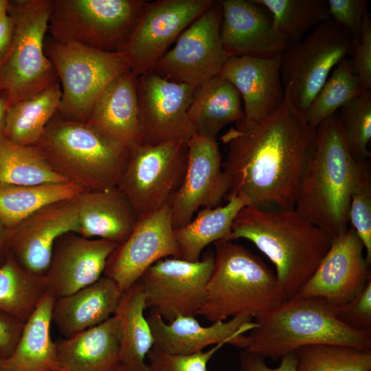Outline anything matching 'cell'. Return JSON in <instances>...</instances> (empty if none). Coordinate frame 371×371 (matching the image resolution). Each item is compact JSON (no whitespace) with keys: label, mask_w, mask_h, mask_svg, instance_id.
<instances>
[{"label":"cell","mask_w":371,"mask_h":371,"mask_svg":"<svg viewBox=\"0 0 371 371\" xmlns=\"http://www.w3.org/2000/svg\"><path fill=\"white\" fill-rule=\"evenodd\" d=\"M316 131L286 94L266 117L235 122L221 137L227 149L225 201L244 196L251 205L293 208Z\"/></svg>","instance_id":"1"},{"label":"cell","mask_w":371,"mask_h":371,"mask_svg":"<svg viewBox=\"0 0 371 371\" xmlns=\"http://www.w3.org/2000/svg\"><path fill=\"white\" fill-rule=\"evenodd\" d=\"M249 240L273 264L287 299L314 273L333 238L293 208L249 205L235 217L230 240Z\"/></svg>","instance_id":"2"},{"label":"cell","mask_w":371,"mask_h":371,"mask_svg":"<svg viewBox=\"0 0 371 371\" xmlns=\"http://www.w3.org/2000/svg\"><path fill=\"white\" fill-rule=\"evenodd\" d=\"M352 155L337 113L317 127L294 208L333 239L348 228L350 196L363 162Z\"/></svg>","instance_id":"3"},{"label":"cell","mask_w":371,"mask_h":371,"mask_svg":"<svg viewBox=\"0 0 371 371\" xmlns=\"http://www.w3.org/2000/svg\"><path fill=\"white\" fill-rule=\"evenodd\" d=\"M337 313V307L320 298L295 296L254 318L257 326L229 344L273 361L313 344L371 350V333L347 327Z\"/></svg>","instance_id":"4"},{"label":"cell","mask_w":371,"mask_h":371,"mask_svg":"<svg viewBox=\"0 0 371 371\" xmlns=\"http://www.w3.org/2000/svg\"><path fill=\"white\" fill-rule=\"evenodd\" d=\"M214 244V266L199 315L212 323L242 315L255 318L288 300L260 257L233 240Z\"/></svg>","instance_id":"5"},{"label":"cell","mask_w":371,"mask_h":371,"mask_svg":"<svg viewBox=\"0 0 371 371\" xmlns=\"http://www.w3.org/2000/svg\"><path fill=\"white\" fill-rule=\"evenodd\" d=\"M34 146L56 172L85 190L117 187L130 154L126 146L58 113Z\"/></svg>","instance_id":"6"},{"label":"cell","mask_w":371,"mask_h":371,"mask_svg":"<svg viewBox=\"0 0 371 371\" xmlns=\"http://www.w3.org/2000/svg\"><path fill=\"white\" fill-rule=\"evenodd\" d=\"M52 4V0L8 1L14 35L0 63V93L8 108L42 92L58 80L44 49Z\"/></svg>","instance_id":"7"},{"label":"cell","mask_w":371,"mask_h":371,"mask_svg":"<svg viewBox=\"0 0 371 371\" xmlns=\"http://www.w3.org/2000/svg\"><path fill=\"white\" fill-rule=\"evenodd\" d=\"M44 49L62 85L58 114L68 120L86 123L106 87L131 70L121 52H104L52 39L45 41Z\"/></svg>","instance_id":"8"},{"label":"cell","mask_w":371,"mask_h":371,"mask_svg":"<svg viewBox=\"0 0 371 371\" xmlns=\"http://www.w3.org/2000/svg\"><path fill=\"white\" fill-rule=\"evenodd\" d=\"M143 0H52V39L104 52H120L142 11Z\"/></svg>","instance_id":"9"},{"label":"cell","mask_w":371,"mask_h":371,"mask_svg":"<svg viewBox=\"0 0 371 371\" xmlns=\"http://www.w3.org/2000/svg\"><path fill=\"white\" fill-rule=\"evenodd\" d=\"M350 34L332 19L317 25L282 54L281 78L293 107L304 115L331 71L344 58H352Z\"/></svg>","instance_id":"10"},{"label":"cell","mask_w":371,"mask_h":371,"mask_svg":"<svg viewBox=\"0 0 371 371\" xmlns=\"http://www.w3.org/2000/svg\"><path fill=\"white\" fill-rule=\"evenodd\" d=\"M188 145L170 142L130 148L117 188L125 194L138 219L169 203L183 179Z\"/></svg>","instance_id":"11"},{"label":"cell","mask_w":371,"mask_h":371,"mask_svg":"<svg viewBox=\"0 0 371 371\" xmlns=\"http://www.w3.org/2000/svg\"><path fill=\"white\" fill-rule=\"evenodd\" d=\"M214 251L196 262L170 257L157 261L138 282L146 308L157 312L166 322L179 315L194 316L202 307L214 266Z\"/></svg>","instance_id":"12"},{"label":"cell","mask_w":371,"mask_h":371,"mask_svg":"<svg viewBox=\"0 0 371 371\" xmlns=\"http://www.w3.org/2000/svg\"><path fill=\"white\" fill-rule=\"evenodd\" d=\"M214 0L146 1L123 48L132 73L138 77L151 71L170 44L209 9Z\"/></svg>","instance_id":"13"},{"label":"cell","mask_w":371,"mask_h":371,"mask_svg":"<svg viewBox=\"0 0 371 371\" xmlns=\"http://www.w3.org/2000/svg\"><path fill=\"white\" fill-rule=\"evenodd\" d=\"M221 5L216 1L182 32L175 47L165 53L152 71L170 81L195 87L217 76L229 58L221 41Z\"/></svg>","instance_id":"14"},{"label":"cell","mask_w":371,"mask_h":371,"mask_svg":"<svg viewBox=\"0 0 371 371\" xmlns=\"http://www.w3.org/2000/svg\"><path fill=\"white\" fill-rule=\"evenodd\" d=\"M196 89L152 71L137 77L142 144H188L194 134L188 111Z\"/></svg>","instance_id":"15"},{"label":"cell","mask_w":371,"mask_h":371,"mask_svg":"<svg viewBox=\"0 0 371 371\" xmlns=\"http://www.w3.org/2000/svg\"><path fill=\"white\" fill-rule=\"evenodd\" d=\"M178 255L169 205L139 218L129 236L109 256L104 276L123 293L157 261Z\"/></svg>","instance_id":"16"},{"label":"cell","mask_w":371,"mask_h":371,"mask_svg":"<svg viewBox=\"0 0 371 371\" xmlns=\"http://www.w3.org/2000/svg\"><path fill=\"white\" fill-rule=\"evenodd\" d=\"M364 252L354 229H348L332 240L318 267L295 296L320 298L335 307L346 304L371 280Z\"/></svg>","instance_id":"17"},{"label":"cell","mask_w":371,"mask_h":371,"mask_svg":"<svg viewBox=\"0 0 371 371\" xmlns=\"http://www.w3.org/2000/svg\"><path fill=\"white\" fill-rule=\"evenodd\" d=\"M187 145L186 172L169 203L174 229L187 225L200 207L219 206L228 192L216 138L194 134Z\"/></svg>","instance_id":"18"},{"label":"cell","mask_w":371,"mask_h":371,"mask_svg":"<svg viewBox=\"0 0 371 371\" xmlns=\"http://www.w3.org/2000/svg\"><path fill=\"white\" fill-rule=\"evenodd\" d=\"M79 229L75 199L50 203L9 229V251L24 269L45 277L58 238Z\"/></svg>","instance_id":"19"},{"label":"cell","mask_w":371,"mask_h":371,"mask_svg":"<svg viewBox=\"0 0 371 371\" xmlns=\"http://www.w3.org/2000/svg\"><path fill=\"white\" fill-rule=\"evenodd\" d=\"M220 37L229 56L269 58L280 54L290 41L274 27L267 10L255 0H221Z\"/></svg>","instance_id":"20"},{"label":"cell","mask_w":371,"mask_h":371,"mask_svg":"<svg viewBox=\"0 0 371 371\" xmlns=\"http://www.w3.org/2000/svg\"><path fill=\"white\" fill-rule=\"evenodd\" d=\"M116 244L100 238H87L71 232L55 243L45 275L48 291L58 298L98 280Z\"/></svg>","instance_id":"21"},{"label":"cell","mask_w":371,"mask_h":371,"mask_svg":"<svg viewBox=\"0 0 371 371\" xmlns=\"http://www.w3.org/2000/svg\"><path fill=\"white\" fill-rule=\"evenodd\" d=\"M282 54L269 58L232 56L217 76L229 82L239 92L246 119L262 120L283 103Z\"/></svg>","instance_id":"22"},{"label":"cell","mask_w":371,"mask_h":371,"mask_svg":"<svg viewBox=\"0 0 371 371\" xmlns=\"http://www.w3.org/2000/svg\"><path fill=\"white\" fill-rule=\"evenodd\" d=\"M153 339V347L173 355H192L209 346L230 341L246 333L257 324L249 315H237L225 321L202 326L194 316L179 315L170 322H165L155 311L146 316Z\"/></svg>","instance_id":"23"},{"label":"cell","mask_w":371,"mask_h":371,"mask_svg":"<svg viewBox=\"0 0 371 371\" xmlns=\"http://www.w3.org/2000/svg\"><path fill=\"white\" fill-rule=\"evenodd\" d=\"M86 124L102 136L129 148L142 144L137 77L131 70L106 87Z\"/></svg>","instance_id":"24"},{"label":"cell","mask_w":371,"mask_h":371,"mask_svg":"<svg viewBox=\"0 0 371 371\" xmlns=\"http://www.w3.org/2000/svg\"><path fill=\"white\" fill-rule=\"evenodd\" d=\"M75 200L80 223L78 234L87 238L121 244L138 221L128 199L117 187L84 190Z\"/></svg>","instance_id":"25"},{"label":"cell","mask_w":371,"mask_h":371,"mask_svg":"<svg viewBox=\"0 0 371 371\" xmlns=\"http://www.w3.org/2000/svg\"><path fill=\"white\" fill-rule=\"evenodd\" d=\"M122 294L117 284L103 275L93 284L55 299L52 323L65 337L73 336L112 317Z\"/></svg>","instance_id":"26"},{"label":"cell","mask_w":371,"mask_h":371,"mask_svg":"<svg viewBox=\"0 0 371 371\" xmlns=\"http://www.w3.org/2000/svg\"><path fill=\"white\" fill-rule=\"evenodd\" d=\"M61 368L69 371H111L120 362V333L115 316L55 341Z\"/></svg>","instance_id":"27"},{"label":"cell","mask_w":371,"mask_h":371,"mask_svg":"<svg viewBox=\"0 0 371 371\" xmlns=\"http://www.w3.org/2000/svg\"><path fill=\"white\" fill-rule=\"evenodd\" d=\"M49 291L25 322L16 346L4 359L8 371H52L60 367L56 342L50 335L52 311L55 301Z\"/></svg>","instance_id":"28"},{"label":"cell","mask_w":371,"mask_h":371,"mask_svg":"<svg viewBox=\"0 0 371 371\" xmlns=\"http://www.w3.org/2000/svg\"><path fill=\"white\" fill-rule=\"evenodd\" d=\"M188 114L194 134L209 138L244 117L239 92L219 76L196 87Z\"/></svg>","instance_id":"29"},{"label":"cell","mask_w":371,"mask_h":371,"mask_svg":"<svg viewBox=\"0 0 371 371\" xmlns=\"http://www.w3.org/2000/svg\"><path fill=\"white\" fill-rule=\"evenodd\" d=\"M146 309L144 294L137 282L122 293L113 315L119 328L120 362L133 371H148L146 359L154 346Z\"/></svg>","instance_id":"30"},{"label":"cell","mask_w":371,"mask_h":371,"mask_svg":"<svg viewBox=\"0 0 371 371\" xmlns=\"http://www.w3.org/2000/svg\"><path fill=\"white\" fill-rule=\"evenodd\" d=\"M249 205L250 203L245 196H234L224 205L204 207L187 225L174 229L178 247L176 258L196 262L210 244L221 240H230L235 217L241 209Z\"/></svg>","instance_id":"31"},{"label":"cell","mask_w":371,"mask_h":371,"mask_svg":"<svg viewBox=\"0 0 371 371\" xmlns=\"http://www.w3.org/2000/svg\"><path fill=\"white\" fill-rule=\"evenodd\" d=\"M60 98L57 80L42 92L9 106L3 135L19 144L36 145L58 113Z\"/></svg>","instance_id":"32"},{"label":"cell","mask_w":371,"mask_h":371,"mask_svg":"<svg viewBox=\"0 0 371 371\" xmlns=\"http://www.w3.org/2000/svg\"><path fill=\"white\" fill-rule=\"evenodd\" d=\"M84 190L71 181L26 186L0 184V221L10 229L43 206L75 199Z\"/></svg>","instance_id":"33"},{"label":"cell","mask_w":371,"mask_h":371,"mask_svg":"<svg viewBox=\"0 0 371 371\" xmlns=\"http://www.w3.org/2000/svg\"><path fill=\"white\" fill-rule=\"evenodd\" d=\"M47 291L45 277L24 269L9 251L0 265V311L25 322Z\"/></svg>","instance_id":"34"},{"label":"cell","mask_w":371,"mask_h":371,"mask_svg":"<svg viewBox=\"0 0 371 371\" xmlns=\"http://www.w3.org/2000/svg\"><path fill=\"white\" fill-rule=\"evenodd\" d=\"M69 181L56 172L35 146L0 135V184L38 185Z\"/></svg>","instance_id":"35"},{"label":"cell","mask_w":371,"mask_h":371,"mask_svg":"<svg viewBox=\"0 0 371 371\" xmlns=\"http://www.w3.org/2000/svg\"><path fill=\"white\" fill-rule=\"evenodd\" d=\"M269 12L275 29L291 43L330 19L326 0H255ZM290 43V44H291Z\"/></svg>","instance_id":"36"},{"label":"cell","mask_w":371,"mask_h":371,"mask_svg":"<svg viewBox=\"0 0 371 371\" xmlns=\"http://www.w3.org/2000/svg\"><path fill=\"white\" fill-rule=\"evenodd\" d=\"M365 92L355 71L352 58H343L333 69L304 114L306 121L317 128L349 101Z\"/></svg>","instance_id":"37"},{"label":"cell","mask_w":371,"mask_h":371,"mask_svg":"<svg viewBox=\"0 0 371 371\" xmlns=\"http://www.w3.org/2000/svg\"><path fill=\"white\" fill-rule=\"evenodd\" d=\"M295 371H371V350L313 344L293 351Z\"/></svg>","instance_id":"38"},{"label":"cell","mask_w":371,"mask_h":371,"mask_svg":"<svg viewBox=\"0 0 371 371\" xmlns=\"http://www.w3.org/2000/svg\"><path fill=\"white\" fill-rule=\"evenodd\" d=\"M340 111L338 117L352 155L357 160L368 159L370 157L371 91L349 101Z\"/></svg>","instance_id":"39"},{"label":"cell","mask_w":371,"mask_h":371,"mask_svg":"<svg viewBox=\"0 0 371 371\" xmlns=\"http://www.w3.org/2000/svg\"><path fill=\"white\" fill-rule=\"evenodd\" d=\"M348 219L362 242L367 261L371 264V175L366 160L352 190Z\"/></svg>","instance_id":"40"},{"label":"cell","mask_w":371,"mask_h":371,"mask_svg":"<svg viewBox=\"0 0 371 371\" xmlns=\"http://www.w3.org/2000/svg\"><path fill=\"white\" fill-rule=\"evenodd\" d=\"M227 342L213 346L209 350L192 355H173L153 347L148 352V371H207V364L214 355Z\"/></svg>","instance_id":"41"},{"label":"cell","mask_w":371,"mask_h":371,"mask_svg":"<svg viewBox=\"0 0 371 371\" xmlns=\"http://www.w3.org/2000/svg\"><path fill=\"white\" fill-rule=\"evenodd\" d=\"M328 13L334 22L357 41L362 25L369 14L366 0H327Z\"/></svg>","instance_id":"42"},{"label":"cell","mask_w":371,"mask_h":371,"mask_svg":"<svg viewBox=\"0 0 371 371\" xmlns=\"http://www.w3.org/2000/svg\"><path fill=\"white\" fill-rule=\"evenodd\" d=\"M337 317L351 329L371 333V280L355 297L337 307Z\"/></svg>","instance_id":"43"},{"label":"cell","mask_w":371,"mask_h":371,"mask_svg":"<svg viewBox=\"0 0 371 371\" xmlns=\"http://www.w3.org/2000/svg\"><path fill=\"white\" fill-rule=\"evenodd\" d=\"M353 62L355 71L364 91L371 88V19L366 16L357 41H354Z\"/></svg>","instance_id":"44"},{"label":"cell","mask_w":371,"mask_h":371,"mask_svg":"<svg viewBox=\"0 0 371 371\" xmlns=\"http://www.w3.org/2000/svg\"><path fill=\"white\" fill-rule=\"evenodd\" d=\"M25 322L0 311V357H9L14 350Z\"/></svg>","instance_id":"45"},{"label":"cell","mask_w":371,"mask_h":371,"mask_svg":"<svg viewBox=\"0 0 371 371\" xmlns=\"http://www.w3.org/2000/svg\"><path fill=\"white\" fill-rule=\"evenodd\" d=\"M278 367L267 366L265 359L254 352L243 350L239 355L238 371H295V360L293 353L282 357Z\"/></svg>","instance_id":"46"},{"label":"cell","mask_w":371,"mask_h":371,"mask_svg":"<svg viewBox=\"0 0 371 371\" xmlns=\"http://www.w3.org/2000/svg\"><path fill=\"white\" fill-rule=\"evenodd\" d=\"M14 21L8 11L0 19V63L7 54L14 35Z\"/></svg>","instance_id":"47"},{"label":"cell","mask_w":371,"mask_h":371,"mask_svg":"<svg viewBox=\"0 0 371 371\" xmlns=\"http://www.w3.org/2000/svg\"><path fill=\"white\" fill-rule=\"evenodd\" d=\"M9 252V229L0 221V265Z\"/></svg>","instance_id":"48"},{"label":"cell","mask_w":371,"mask_h":371,"mask_svg":"<svg viewBox=\"0 0 371 371\" xmlns=\"http://www.w3.org/2000/svg\"><path fill=\"white\" fill-rule=\"evenodd\" d=\"M8 106L6 100L4 96L0 93V135L3 134L5 126V117Z\"/></svg>","instance_id":"49"},{"label":"cell","mask_w":371,"mask_h":371,"mask_svg":"<svg viewBox=\"0 0 371 371\" xmlns=\"http://www.w3.org/2000/svg\"><path fill=\"white\" fill-rule=\"evenodd\" d=\"M8 1L0 0V19L8 11Z\"/></svg>","instance_id":"50"},{"label":"cell","mask_w":371,"mask_h":371,"mask_svg":"<svg viewBox=\"0 0 371 371\" xmlns=\"http://www.w3.org/2000/svg\"><path fill=\"white\" fill-rule=\"evenodd\" d=\"M111 371H133L128 367L120 362Z\"/></svg>","instance_id":"51"},{"label":"cell","mask_w":371,"mask_h":371,"mask_svg":"<svg viewBox=\"0 0 371 371\" xmlns=\"http://www.w3.org/2000/svg\"><path fill=\"white\" fill-rule=\"evenodd\" d=\"M0 371H8L5 364L4 359L0 357Z\"/></svg>","instance_id":"52"},{"label":"cell","mask_w":371,"mask_h":371,"mask_svg":"<svg viewBox=\"0 0 371 371\" xmlns=\"http://www.w3.org/2000/svg\"><path fill=\"white\" fill-rule=\"evenodd\" d=\"M52 371H69V370H66V369H65L63 368H58L57 370H52Z\"/></svg>","instance_id":"53"}]
</instances>
